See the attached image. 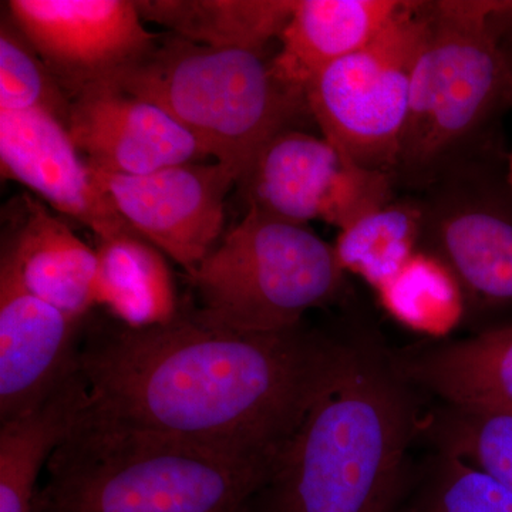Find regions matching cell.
<instances>
[{
    "instance_id": "obj_3",
    "label": "cell",
    "mask_w": 512,
    "mask_h": 512,
    "mask_svg": "<svg viewBox=\"0 0 512 512\" xmlns=\"http://www.w3.org/2000/svg\"><path fill=\"white\" fill-rule=\"evenodd\" d=\"M278 457L94 426L80 414L35 512H247Z\"/></svg>"
},
{
    "instance_id": "obj_26",
    "label": "cell",
    "mask_w": 512,
    "mask_h": 512,
    "mask_svg": "<svg viewBox=\"0 0 512 512\" xmlns=\"http://www.w3.org/2000/svg\"><path fill=\"white\" fill-rule=\"evenodd\" d=\"M508 185H510L512 191V154L510 157V161H508V175H507Z\"/></svg>"
},
{
    "instance_id": "obj_27",
    "label": "cell",
    "mask_w": 512,
    "mask_h": 512,
    "mask_svg": "<svg viewBox=\"0 0 512 512\" xmlns=\"http://www.w3.org/2000/svg\"><path fill=\"white\" fill-rule=\"evenodd\" d=\"M248 512V511H247Z\"/></svg>"
},
{
    "instance_id": "obj_15",
    "label": "cell",
    "mask_w": 512,
    "mask_h": 512,
    "mask_svg": "<svg viewBox=\"0 0 512 512\" xmlns=\"http://www.w3.org/2000/svg\"><path fill=\"white\" fill-rule=\"evenodd\" d=\"M399 0H296L279 36L272 69L286 86L305 94L333 63L369 45L402 9Z\"/></svg>"
},
{
    "instance_id": "obj_19",
    "label": "cell",
    "mask_w": 512,
    "mask_h": 512,
    "mask_svg": "<svg viewBox=\"0 0 512 512\" xmlns=\"http://www.w3.org/2000/svg\"><path fill=\"white\" fill-rule=\"evenodd\" d=\"M96 303L120 325L144 329L177 318L173 275L163 252L140 235L97 241Z\"/></svg>"
},
{
    "instance_id": "obj_23",
    "label": "cell",
    "mask_w": 512,
    "mask_h": 512,
    "mask_svg": "<svg viewBox=\"0 0 512 512\" xmlns=\"http://www.w3.org/2000/svg\"><path fill=\"white\" fill-rule=\"evenodd\" d=\"M377 295L394 319L431 338L448 335L468 315L456 275L437 256L421 249Z\"/></svg>"
},
{
    "instance_id": "obj_6",
    "label": "cell",
    "mask_w": 512,
    "mask_h": 512,
    "mask_svg": "<svg viewBox=\"0 0 512 512\" xmlns=\"http://www.w3.org/2000/svg\"><path fill=\"white\" fill-rule=\"evenodd\" d=\"M335 248L306 225L248 210L190 275L198 315L239 332H281L345 285Z\"/></svg>"
},
{
    "instance_id": "obj_25",
    "label": "cell",
    "mask_w": 512,
    "mask_h": 512,
    "mask_svg": "<svg viewBox=\"0 0 512 512\" xmlns=\"http://www.w3.org/2000/svg\"><path fill=\"white\" fill-rule=\"evenodd\" d=\"M69 96L37 55L13 19L0 25V111L49 114L67 128Z\"/></svg>"
},
{
    "instance_id": "obj_5",
    "label": "cell",
    "mask_w": 512,
    "mask_h": 512,
    "mask_svg": "<svg viewBox=\"0 0 512 512\" xmlns=\"http://www.w3.org/2000/svg\"><path fill=\"white\" fill-rule=\"evenodd\" d=\"M106 84L170 114L238 181L272 137L309 114L305 94L279 80L264 53L195 45L173 33Z\"/></svg>"
},
{
    "instance_id": "obj_16",
    "label": "cell",
    "mask_w": 512,
    "mask_h": 512,
    "mask_svg": "<svg viewBox=\"0 0 512 512\" xmlns=\"http://www.w3.org/2000/svg\"><path fill=\"white\" fill-rule=\"evenodd\" d=\"M394 357L416 389L443 404L512 412V323Z\"/></svg>"
},
{
    "instance_id": "obj_22",
    "label": "cell",
    "mask_w": 512,
    "mask_h": 512,
    "mask_svg": "<svg viewBox=\"0 0 512 512\" xmlns=\"http://www.w3.org/2000/svg\"><path fill=\"white\" fill-rule=\"evenodd\" d=\"M423 212L419 198L394 200L340 229L336 256L343 271L382 289L420 248Z\"/></svg>"
},
{
    "instance_id": "obj_14",
    "label": "cell",
    "mask_w": 512,
    "mask_h": 512,
    "mask_svg": "<svg viewBox=\"0 0 512 512\" xmlns=\"http://www.w3.org/2000/svg\"><path fill=\"white\" fill-rule=\"evenodd\" d=\"M67 133L90 167L111 174L146 175L208 158L170 114L113 84L73 97Z\"/></svg>"
},
{
    "instance_id": "obj_1",
    "label": "cell",
    "mask_w": 512,
    "mask_h": 512,
    "mask_svg": "<svg viewBox=\"0 0 512 512\" xmlns=\"http://www.w3.org/2000/svg\"><path fill=\"white\" fill-rule=\"evenodd\" d=\"M350 339L299 325L224 328L194 313L93 329L79 350L82 419L248 456L279 457L338 376Z\"/></svg>"
},
{
    "instance_id": "obj_20",
    "label": "cell",
    "mask_w": 512,
    "mask_h": 512,
    "mask_svg": "<svg viewBox=\"0 0 512 512\" xmlns=\"http://www.w3.org/2000/svg\"><path fill=\"white\" fill-rule=\"evenodd\" d=\"M296 0H144L143 20L195 45L264 53L288 25Z\"/></svg>"
},
{
    "instance_id": "obj_11",
    "label": "cell",
    "mask_w": 512,
    "mask_h": 512,
    "mask_svg": "<svg viewBox=\"0 0 512 512\" xmlns=\"http://www.w3.org/2000/svg\"><path fill=\"white\" fill-rule=\"evenodd\" d=\"M90 170L130 227L188 276L220 239L225 197L238 183L237 175L220 163L174 165L146 175Z\"/></svg>"
},
{
    "instance_id": "obj_24",
    "label": "cell",
    "mask_w": 512,
    "mask_h": 512,
    "mask_svg": "<svg viewBox=\"0 0 512 512\" xmlns=\"http://www.w3.org/2000/svg\"><path fill=\"white\" fill-rule=\"evenodd\" d=\"M423 419L433 446L478 468L512 495V412L443 404Z\"/></svg>"
},
{
    "instance_id": "obj_18",
    "label": "cell",
    "mask_w": 512,
    "mask_h": 512,
    "mask_svg": "<svg viewBox=\"0 0 512 512\" xmlns=\"http://www.w3.org/2000/svg\"><path fill=\"white\" fill-rule=\"evenodd\" d=\"M86 403V384L77 367L42 403L2 421L0 512H35L40 470L72 431Z\"/></svg>"
},
{
    "instance_id": "obj_21",
    "label": "cell",
    "mask_w": 512,
    "mask_h": 512,
    "mask_svg": "<svg viewBox=\"0 0 512 512\" xmlns=\"http://www.w3.org/2000/svg\"><path fill=\"white\" fill-rule=\"evenodd\" d=\"M387 512H512V495L460 457L434 446L410 458Z\"/></svg>"
},
{
    "instance_id": "obj_7",
    "label": "cell",
    "mask_w": 512,
    "mask_h": 512,
    "mask_svg": "<svg viewBox=\"0 0 512 512\" xmlns=\"http://www.w3.org/2000/svg\"><path fill=\"white\" fill-rule=\"evenodd\" d=\"M424 28L426 2H404L369 45L333 63L305 89L322 137L359 167L392 180Z\"/></svg>"
},
{
    "instance_id": "obj_13",
    "label": "cell",
    "mask_w": 512,
    "mask_h": 512,
    "mask_svg": "<svg viewBox=\"0 0 512 512\" xmlns=\"http://www.w3.org/2000/svg\"><path fill=\"white\" fill-rule=\"evenodd\" d=\"M0 170L39 195L60 215L93 232L96 241L138 235L94 180L67 128L37 111H0Z\"/></svg>"
},
{
    "instance_id": "obj_12",
    "label": "cell",
    "mask_w": 512,
    "mask_h": 512,
    "mask_svg": "<svg viewBox=\"0 0 512 512\" xmlns=\"http://www.w3.org/2000/svg\"><path fill=\"white\" fill-rule=\"evenodd\" d=\"M82 323L30 291L2 245L0 420L33 409L76 372Z\"/></svg>"
},
{
    "instance_id": "obj_2",
    "label": "cell",
    "mask_w": 512,
    "mask_h": 512,
    "mask_svg": "<svg viewBox=\"0 0 512 512\" xmlns=\"http://www.w3.org/2000/svg\"><path fill=\"white\" fill-rule=\"evenodd\" d=\"M417 389L394 353L352 335L348 356L248 512H387L421 433Z\"/></svg>"
},
{
    "instance_id": "obj_10",
    "label": "cell",
    "mask_w": 512,
    "mask_h": 512,
    "mask_svg": "<svg viewBox=\"0 0 512 512\" xmlns=\"http://www.w3.org/2000/svg\"><path fill=\"white\" fill-rule=\"evenodd\" d=\"M6 9L70 101L136 66L161 36L130 0H10Z\"/></svg>"
},
{
    "instance_id": "obj_9",
    "label": "cell",
    "mask_w": 512,
    "mask_h": 512,
    "mask_svg": "<svg viewBox=\"0 0 512 512\" xmlns=\"http://www.w3.org/2000/svg\"><path fill=\"white\" fill-rule=\"evenodd\" d=\"M237 184L248 210L339 231L394 200L396 187L389 175L359 167L325 137L298 128L272 137Z\"/></svg>"
},
{
    "instance_id": "obj_17",
    "label": "cell",
    "mask_w": 512,
    "mask_h": 512,
    "mask_svg": "<svg viewBox=\"0 0 512 512\" xmlns=\"http://www.w3.org/2000/svg\"><path fill=\"white\" fill-rule=\"evenodd\" d=\"M2 245L15 259L23 282L43 301L79 322L97 306L96 249L42 202L23 197L20 224Z\"/></svg>"
},
{
    "instance_id": "obj_8",
    "label": "cell",
    "mask_w": 512,
    "mask_h": 512,
    "mask_svg": "<svg viewBox=\"0 0 512 512\" xmlns=\"http://www.w3.org/2000/svg\"><path fill=\"white\" fill-rule=\"evenodd\" d=\"M419 200V249L453 271L468 313L512 308V191L490 158L456 165Z\"/></svg>"
},
{
    "instance_id": "obj_4",
    "label": "cell",
    "mask_w": 512,
    "mask_h": 512,
    "mask_svg": "<svg viewBox=\"0 0 512 512\" xmlns=\"http://www.w3.org/2000/svg\"><path fill=\"white\" fill-rule=\"evenodd\" d=\"M505 2H426L394 185L424 191L487 154L495 120L512 107V42Z\"/></svg>"
}]
</instances>
